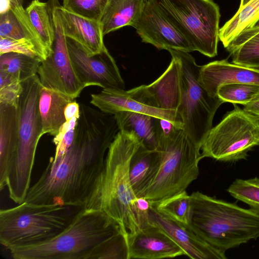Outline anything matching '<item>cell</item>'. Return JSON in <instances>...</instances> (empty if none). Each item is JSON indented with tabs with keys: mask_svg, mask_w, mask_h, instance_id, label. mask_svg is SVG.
<instances>
[{
	"mask_svg": "<svg viewBox=\"0 0 259 259\" xmlns=\"http://www.w3.org/2000/svg\"><path fill=\"white\" fill-rule=\"evenodd\" d=\"M0 104L17 108L22 92V82L11 74L0 71Z\"/></svg>",
	"mask_w": 259,
	"mask_h": 259,
	"instance_id": "cell-34",
	"label": "cell"
},
{
	"mask_svg": "<svg viewBox=\"0 0 259 259\" xmlns=\"http://www.w3.org/2000/svg\"><path fill=\"white\" fill-rule=\"evenodd\" d=\"M256 24H257V25H259V20L258 21V22L256 23Z\"/></svg>",
	"mask_w": 259,
	"mask_h": 259,
	"instance_id": "cell-38",
	"label": "cell"
},
{
	"mask_svg": "<svg viewBox=\"0 0 259 259\" xmlns=\"http://www.w3.org/2000/svg\"><path fill=\"white\" fill-rule=\"evenodd\" d=\"M227 190L232 197L247 204L250 209L259 214V178L237 179Z\"/></svg>",
	"mask_w": 259,
	"mask_h": 259,
	"instance_id": "cell-30",
	"label": "cell"
},
{
	"mask_svg": "<svg viewBox=\"0 0 259 259\" xmlns=\"http://www.w3.org/2000/svg\"><path fill=\"white\" fill-rule=\"evenodd\" d=\"M108 0H63V8L77 15L100 22Z\"/></svg>",
	"mask_w": 259,
	"mask_h": 259,
	"instance_id": "cell-33",
	"label": "cell"
},
{
	"mask_svg": "<svg viewBox=\"0 0 259 259\" xmlns=\"http://www.w3.org/2000/svg\"><path fill=\"white\" fill-rule=\"evenodd\" d=\"M199 80L212 97H218L219 88L224 84L241 83L259 85V69L229 62L227 60L214 61L201 66Z\"/></svg>",
	"mask_w": 259,
	"mask_h": 259,
	"instance_id": "cell-18",
	"label": "cell"
},
{
	"mask_svg": "<svg viewBox=\"0 0 259 259\" xmlns=\"http://www.w3.org/2000/svg\"><path fill=\"white\" fill-rule=\"evenodd\" d=\"M120 233L118 224L105 213L84 208L68 228L51 240L9 250L15 259H85L97 245Z\"/></svg>",
	"mask_w": 259,
	"mask_h": 259,
	"instance_id": "cell-5",
	"label": "cell"
},
{
	"mask_svg": "<svg viewBox=\"0 0 259 259\" xmlns=\"http://www.w3.org/2000/svg\"><path fill=\"white\" fill-rule=\"evenodd\" d=\"M170 64L166 70L154 82L128 91L135 99L152 107L176 110L181 96V72L180 60L172 50Z\"/></svg>",
	"mask_w": 259,
	"mask_h": 259,
	"instance_id": "cell-14",
	"label": "cell"
},
{
	"mask_svg": "<svg viewBox=\"0 0 259 259\" xmlns=\"http://www.w3.org/2000/svg\"><path fill=\"white\" fill-rule=\"evenodd\" d=\"M153 205L163 214L188 225L191 211V197L186 191Z\"/></svg>",
	"mask_w": 259,
	"mask_h": 259,
	"instance_id": "cell-29",
	"label": "cell"
},
{
	"mask_svg": "<svg viewBox=\"0 0 259 259\" xmlns=\"http://www.w3.org/2000/svg\"><path fill=\"white\" fill-rule=\"evenodd\" d=\"M147 0H108L100 23L104 35L125 26L134 27Z\"/></svg>",
	"mask_w": 259,
	"mask_h": 259,
	"instance_id": "cell-24",
	"label": "cell"
},
{
	"mask_svg": "<svg viewBox=\"0 0 259 259\" xmlns=\"http://www.w3.org/2000/svg\"><path fill=\"white\" fill-rule=\"evenodd\" d=\"M74 100L66 94L42 86L39 99L42 136L49 134L55 137L58 134L66 121L65 108Z\"/></svg>",
	"mask_w": 259,
	"mask_h": 259,
	"instance_id": "cell-22",
	"label": "cell"
},
{
	"mask_svg": "<svg viewBox=\"0 0 259 259\" xmlns=\"http://www.w3.org/2000/svg\"><path fill=\"white\" fill-rule=\"evenodd\" d=\"M79 115L66 120L61 127L58 134L54 137L53 142L56 146L53 158L63 155L71 146L74 139L75 126Z\"/></svg>",
	"mask_w": 259,
	"mask_h": 259,
	"instance_id": "cell-35",
	"label": "cell"
},
{
	"mask_svg": "<svg viewBox=\"0 0 259 259\" xmlns=\"http://www.w3.org/2000/svg\"><path fill=\"white\" fill-rule=\"evenodd\" d=\"M115 116L79 104L73 142L67 151L52 157L24 201L84 207L103 171L108 149L119 132Z\"/></svg>",
	"mask_w": 259,
	"mask_h": 259,
	"instance_id": "cell-1",
	"label": "cell"
},
{
	"mask_svg": "<svg viewBox=\"0 0 259 259\" xmlns=\"http://www.w3.org/2000/svg\"><path fill=\"white\" fill-rule=\"evenodd\" d=\"M259 94V85L232 83L221 85L217 92L218 97L225 102L244 105Z\"/></svg>",
	"mask_w": 259,
	"mask_h": 259,
	"instance_id": "cell-32",
	"label": "cell"
},
{
	"mask_svg": "<svg viewBox=\"0 0 259 259\" xmlns=\"http://www.w3.org/2000/svg\"><path fill=\"white\" fill-rule=\"evenodd\" d=\"M225 48L232 55L233 63L259 69V25L242 30Z\"/></svg>",
	"mask_w": 259,
	"mask_h": 259,
	"instance_id": "cell-25",
	"label": "cell"
},
{
	"mask_svg": "<svg viewBox=\"0 0 259 259\" xmlns=\"http://www.w3.org/2000/svg\"><path fill=\"white\" fill-rule=\"evenodd\" d=\"M18 147L17 108L0 104V189L6 186L8 176Z\"/></svg>",
	"mask_w": 259,
	"mask_h": 259,
	"instance_id": "cell-20",
	"label": "cell"
},
{
	"mask_svg": "<svg viewBox=\"0 0 259 259\" xmlns=\"http://www.w3.org/2000/svg\"><path fill=\"white\" fill-rule=\"evenodd\" d=\"M54 28L52 53L42 60L37 74L44 87L66 94L73 99L87 87L78 77L69 54L66 37L59 11L58 0H49Z\"/></svg>",
	"mask_w": 259,
	"mask_h": 259,
	"instance_id": "cell-11",
	"label": "cell"
},
{
	"mask_svg": "<svg viewBox=\"0 0 259 259\" xmlns=\"http://www.w3.org/2000/svg\"><path fill=\"white\" fill-rule=\"evenodd\" d=\"M11 52L40 59L35 47L29 40L26 38L14 39L0 37V55Z\"/></svg>",
	"mask_w": 259,
	"mask_h": 259,
	"instance_id": "cell-36",
	"label": "cell"
},
{
	"mask_svg": "<svg viewBox=\"0 0 259 259\" xmlns=\"http://www.w3.org/2000/svg\"><path fill=\"white\" fill-rule=\"evenodd\" d=\"M67 45L74 70L87 87L124 90L118 66L106 48L99 54L89 56L74 40L67 38Z\"/></svg>",
	"mask_w": 259,
	"mask_h": 259,
	"instance_id": "cell-12",
	"label": "cell"
},
{
	"mask_svg": "<svg viewBox=\"0 0 259 259\" xmlns=\"http://www.w3.org/2000/svg\"><path fill=\"white\" fill-rule=\"evenodd\" d=\"M234 106L209 132L200 148L202 159L236 161L246 159L248 152L259 146V117Z\"/></svg>",
	"mask_w": 259,
	"mask_h": 259,
	"instance_id": "cell-10",
	"label": "cell"
},
{
	"mask_svg": "<svg viewBox=\"0 0 259 259\" xmlns=\"http://www.w3.org/2000/svg\"><path fill=\"white\" fill-rule=\"evenodd\" d=\"M84 209L78 205L24 201L0 210V243L6 248L46 242L57 236Z\"/></svg>",
	"mask_w": 259,
	"mask_h": 259,
	"instance_id": "cell-4",
	"label": "cell"
},
{
	"mask_svg": "<svg viewBox=\"0 0 259 259\" xmlns=\"http://www.w3.org/2000/svg\"><path fill=\"white\" fill-rule=\"evenodd\" d=\"M160 164L158 150L147 149L140 144L131 158L129 166L131 185L137 197H142L152 182Z\"/></svg>",
	"mask_w": 259,
	"mask_h": 259,
	"instance_id": "cell-23",
	"label": "cell"
},
{
	"mask_svg": "<svg viewBox=\"0 0 259 259\" xmlns=\"http://www.w3.org/2000/svg\"><path fill=\"white\" fill-rule=\"evenodd\" d=\"M188 226L201 239L224 252L259 237V214L208 196L192 193Z\"/></svg>",
	"mask_w": 259,
	"mask_h": 259,
	"instance_id": "cell-3",
	"label": "cell"
},
{
	"mask_svg": "<svg viewBox=\"0 0 259 259\" xmlns=\"http://www.w3.org/2000/svg\"><path fill=\"white\" fill-rule=\"evenodd\" d=\"M140 143L132 134L119 131L111 144L96 188L85 205L113 219L127 239L140 228L138 197L129 176L131 158Z\"/></svg>",
	"mask_w": 259,
	"mask_h": 259,
	"instance_id": "cell-2",
	"label": "cell"
},
{
	"mask_svg": "<svg viewBox=\"0 0 259 259\" xmlns=\"http://www.w3.org/2000/svg\"><path fill=\"white\" fill-rule=\"evenodd\" d=\"M258 20L259 0H241L238 10L224 26L229 34L235 36L255 25Z\"/></svg>",
	"mask_w": 259,
	"mask_h": 259,
	"instance_id": "cell-28",
	"label": "cell"
},
{
	"mask_svg": "<svg viewBox=\"0 0 259 259\" xmlns=\"http://www.w3.org/2000/svg\"><path fill=\"white\" fill-rule=\"evenodd\" d=\"M128 259H158L185 255L183 249L165 232L149 222L126 240Z\"/></svg>",
	"mask_w": 259,
	"mask_h": 259,
	"instance_id": "cell-16",
	"label": "cell"
},
{
	"mask_svg": "<svg viewBox=\"0 0 259 259\" xmlns=\"http://www.w3.org/2000/svg\"><path fill=\"white\" fill-rule=\"evenodd\" d=\"M181 64V96L177 112L183 129L200 148L212 128L214 115L224 103L210 96L199 80L201 66L188 52L172 50Z\"/></svg>",
	"mask_w": 259,
	"mask_h": 259,
	"instance_id": "cell-9",
	"label": "cell"
},
{
	"mask_svg": "<svg viewBox=\"0 0 259 259\" xmlns=\"http://www.w3.org/2000/svg\"><path fill=\"white\" fill-rule=\"evenodd\" d=\"M42 60L17 53H7L0 55V71L11 74L21 82L37 74Z\"/></svg>",
	"mask_w": 259,
	"mask_h": 259,
	"instance_id": "cell-27",
	"label": "cell"
},
{
	"mask_svg": "<svg viewBox=\"0 0 259 259\" xmlns=\"http://www.w3.org/2000/svg\"><path fill=\"white\" fill-rule=\"evenodd\" d=\"M243 106L244 110L259 117V94Z\"/></svg>",
	"mask_w": 259,
	"mask_h": 259,
	"instance_id": "cell-37",
	"label": "cell"
},
{
	"mask_svg": "<svg viewBox=\"0 0 259 259\" xmlns=\"http://www.w3.org/2000/svg\"><path fill=\"white\" fill-rule=\"evenodd\" d=\"M133 27L142 42L158 50L194 51L185 37L149 0Z\"/></svg>",
	"mask_w": 259,
	"mask_h": 259,
	"instance_id": "cell-13",
	"label": "cell"
},
{
	"mask_svg": "<svg viewBox=\"0 0 259 259\" xmlns=\"http://www.w3.org/2000/svg\"><path fill=\"white\" fill-rule=\"evenodd\" d=\"M59 11L67 38L78 43L89 56L99 54L106 48L100 21L72 13L64 9L60 4Z\"/></svg>",
	"mask_w": 259,
	"mask_h": 259,
	"instance_id": "cell-19",
	"label": "cell"
},
{
	"mask_svg": "<svg viewBox=\"0 0 259 259\" xmlns=\"http://www.w3.org/2000/svg\"><path fill=\"white\" fill-rule=\"evenodd\" d=\"M85 259H128L126 238L122 233L99 243Z\"/></svg>",
	"mask_w": 259,
	"mask_h": 259,
	"instance_id": "cell-31",
	"label": "cell"
},
{
	"mask_svg": "<svg viewBox=\"0 0 259 259\" xmlns=\"http://www.w3.org/2000/svg\"><path fill=\"white\" fill-rule=\"evenodd\" d=\"M149 222L171 238L193 259H226L224 251L210 245L199 237L188 226L175 221L157 210L150 204Z\"/></svg>",
	"mask_w": 259,
	"mask_h": 259,
	"instance_id": "cell-15",
	"label": "cell"
},
{
	"mask_svg": "<svg viewBox=\"0 0 259 259\" xmlns=\"http://www.w3.org/2000/svg\"><path fill=\"white\" fill-rule=\"evenodd\" d=\"M25 10L33 28L50 55L52 52L55 32L48 2L33 0Z\"/></svg>",
	"mask_w": 259,
	"mask_h": 259,
	"instance_id": "cell-26",
	"label": "cell"
},
{
	"mask_svg": "<svg viewBox=\"0 0 259 259\" xmlns=\"http://www.w3.org/2000/svg\"><path fill=\"white\" fill-rule=\"evenodd\" d=\"M91 97V103L103 112L113 115L121 111L141 113L167 120L183 128V121L177 111L146 105L131 96L128 91L103 89L99 93L92 94Z\"/></svg>",
	"mask_w": 259,
	"mask_h": 259,
	"instance_id": "cell-17",
	"label": "cell"
},
{
	"mask_svg": "<svg viewBox=\"0 0 259 259\" xmlns=\"http://www.w3.org/2000/svg\"><path fill=\"white\" fill-rule=\"evenodd\" d=\"M22 92L17 108L18 147L6 183L9 196L16 203L25 199L30 187L35 153L41 136L39 99L42 85L37 74L22 82Z\"/></svg>",
	"mask_w": 259,
	"mask_h": 259,
	"instance_id": "cell-7",
	"label": "cell"
},
{
	"mask_svg": "<svg viewBox=\"0 0 259 259\" xmlns=\"http://www.w3.org/2000/svg\"><path fill=\"white\" fill-rule=\"evenodd\" d=\"M157 149L160 155L159 168L142 197L151 204L186 191L197 179L202 159L200 148L183 128L175 125L160 134Z\"/></svg>",
	"mask_w": 259,
	"mask_h": 259,
	"instance_id": "cell-6",
	"label": "cell"
},
{
	"mask_svg": "<svg viewBox=\"0 0 259 259\" xmlns=\"http://www.w3.org/2000/svg\"><path fill=\"white\" fill-rule=\"evenodd\" d=\"M185 37L194 51L218 54L220 8L212 0H149Z\"/></svg>",
	"mask_w": 259,
	"mask_h": 259,
	"instance_id": "cell-8",
	"label": "cell"
},
{
	"mask_svg": "<svg viewBox=\"0 0 259 259\" xmlns=\"http://www.w3.org/2000/svg\"><path fill=\"white\" fill-rule=\"evenodd\" d=\"M114 115L119 131L133 134L147 149H157L161 134V118L131 111H121Z\"/></svg>",
	"mask_w": 259,
	"mask_h": 259,
	"instance_id": "cell-21",
	"label": "cell"
}]
</instances>
